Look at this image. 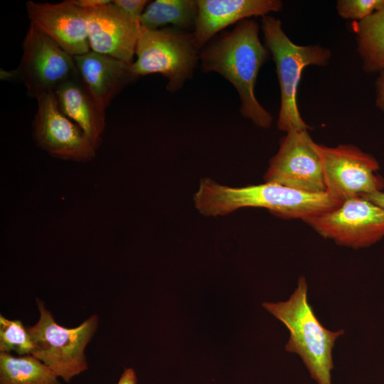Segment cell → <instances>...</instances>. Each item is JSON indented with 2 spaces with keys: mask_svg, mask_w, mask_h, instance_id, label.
Instances as JSON below:
<instances>
[{
  "mask_svg": "<svg viewBox=\"0 0 384 384\" xmlns=\"http://www.w3.org/2000/svg\"><path fill=\"white\" fill-rule=\"evenodd\" d=\"M260 26L251 18L236 23L231 31L219 33L199 50L204 72H215L238 92L240 111L260 128L268 129L272 114L258 102L255 92L258 73L270 58V51L259 37Z\"/></svg>",
  "mask_w": 384,
  "mask_h": 384,
  "instance_id": "6da1fadb",
  "label": "cell"
},
{
  "mask_svg": "<svg viewBox=\"0 0 384 384\" xmlns=\"http://www.w3.org/2000/svg\"><path fill=\"white\" fill-rule=\"evenodd\" d=\"M196 210L203 216L227 215L243 208H262L283 218H309L330 211L342 202L327 192L309 193L279 184L265 183L230 187L205 178L193 195Z\"/></svg>",
  "mask_w": 384,
  "mask_h": 384,
  "instance_id": "7a4b0ae2",
  "label": "cell"
},
{
  "mask_svg": "<svg viewBox=\"0 0 384 384\" xmlns=\"http://www.w3.org/2000/svg\"><path fill=\"white\" fill-rule=\"evenodd\" d=\"M262 306L287 328L289 336L285 350L298 355L317 384H332V350L343 329L325 328L308 302V284L300 277L297 287L284 302H264Z\"/></svg>",
  "mask_w": 384,
  "mask_h": 384,
  "instance_id": "3957f363",
  "label": "cell"
},
{
  "mask_svg": "<svg viewBox=\"0 0 384 384\" xmlns=\"http://www.w3.org/2000/svg\"><path fill=\"white\" fill-rule=\"evenodd\" d=\"M261 29L265 45L275 63L280 87V108L277 122L279 130L308 129L297 105V90L304 69L310 65L329 64L332 53L318 44L299 46L284 32L282 21L271 15L262 17Z\"/></svg>",
  "mask_w": 384,
  "mask_h": 384,
  "instance_id": "277c9868",
  "label": "cell"
},
{
  "mask_svg": "<svg viewBox=\"0 0 384 384\" xmlns=\"http://www.w3.org/2000/svg\"><path fill=\"white\" fill-rule=\"evenodd\" d=\"M38 321L27 326L33 343V356L48 366L65 382L88 369L85 351L94 336L99 317L92 314L74 328L58 324L44 302L37 298Z\"/></svg>",
  "mask_w": 384,
  "mask_h": 384,
  "instance_id": "5b68a950",
  "label": "cell"
},
{
  "mask_svg": "<svg viewBox=\"0 0 384 384\" xmlns=\"http://www.w3.org/2000/svg\"><path fill=\"white\" fill-rule=\"evenodd\" d=\"M135 56L130 70L136 78L159 73L167 79L166 89L175 92L192 78L199 50L193 32L173 26L156 30L141 26Z\"/></svg>",
  "mask_w": 384,
  "mask_h": 384,
  "instance_id": "8992f818",
  "label": "cell"
},
{
  "mask_svg": "<svg viewBox=\"0 0 384 384\" xmlns=\"http://www.w3.org/2000/svg\"><path fill=\"white\" fill-rule=\"evenodd\" d=\"M23 53L16 69L26 93L36 100L78 74L74 57L30 23L22 43Z\"/></svg>",
  "mask_w": 384,
  "mask_h": 384,
  "instance_id": "52a82bcc",
  "label": "cell"
},
{
  "mask_svg": "<svg viewBox=\"0 0 384 384\" xmlns=\"http://www.w3.org/2000/svg\"><path fill=\"white\" fill-rule=\"evenodd\" d=\"M321 160L326 192L343 202L384 189L377 171L378 161L353 144L329 147L316 144Z\"/></svg>",
  "mask_w": 384,
  "mask_h": 384,
  "instance_id": "ba28073f",
  "label": "cell"
},
{
  "mask_svg": "<svg viewBox=\"0 0 384 384\" xmlns=\"http://www.w3.org/2000/svg\"><path fill=\"white\" fill-rule=\"evenodd\" d=\"M316 143L308 129H292L280 142L265 174L266 183L309 193L326 192Z\"/></svg>",
  "mask_w": 384,
  "mask_h": 384,
  "instance_id": "9c48e42d",
  "label": "cell"
},
{
  "mask_svg": "<svg viewBox=\"0 0 384 384\" xmlns=\"http://www.w3.org/2000/svg\"><path fill=\"white\" fill-rule=\"evenodd\" d=\"M304 221L324 238L356 249L384 238V209L363 197L347 199L336 208Z\"/></svg>",
  "mask_w": 384,
  "mask_h": 384,
  "instance_id": "30bf717a",
  "label": "cell"
},
{
  "mask_svg": "<svg viewBox=\"0 0 384 384\" xmlns=\"http://www.w3.org/2000/svg\"><path fill=\"white\" fill-rule=\"evenodd\" d=\"M33 134L38 146L54 157L87 161L97 148L80 127L60 110L54 92L37 100Z\"/></svg>",
  "mask_w": 384,
  "mask_h": 384,
  "instance_id": "8fae6325",
  "label": "cell"
},
{
  "mask_svg": "<svg viewBox=\"0 0 384 384\" xmlns=\"http://www.w3.org/2000/svg\"><path fill=\"white\" fill-rule=\"evenodd\" d=\"M87 23L90 50L133 63L141 29L139 21L111 1L87 9Z\"/></svg>",
  "mask_w": 384,
  "mask_h": 384,
  "instance_id": "7c38bea8",
  "label": "cell"
},
{
  "mask_svg": "<svg viewBox=\"0 0 384 384\" xmlns=\"http://www.w3.org/2000/svg\"><path fill=\"white\" fill-rule=\"evenodd\" d=\"M26 9L30 22L70 55L90 51L87 9L73 0L54 4L28 1Z\"/></svg>",
  "mask_w": 384,
  "mask_h": 384,
  "instance_id": "4fadbf2b",
  "label": "cell"
},
{
  "mask_svg": "<svg viewBox=\"0 0 384 384\" xmlns=\"http://www.w3.org/2000/svg\"><path fill=\"white\" fill-rule=\"evenodd\" d=\"M198 11L193 31L200 50L226 27L250 18L265 16L282 9L280 0H197Z\"/></svg>",
  "mask_w": 384,
  "mask_h": 384,
  "instance_id": "5bb4252c",
  "label": "cell"
},
{
  "mask_svg": "<svg viewBox=\"0 0 384 384\" xmlns=\"http://www.w3.org/2000/svg\"><path fill=\"white\" fill-rule=\"evenodd\" d=\"M80 78L97 102L105 109L136 78L128 63L107 55L89 51L74 56Z\"/></svg>",
  "mask_w": 384,
  "mask_h": 384,
  "instance_id": "9a60e30c",
  "label": "cell"
},
{
  "mask_svg": "<svg viewBox=\"0 0 384 384\" xmlns=\"http://www.w3.org/2000/svg\"><path fill=\"white\" fill-rule=\"evenodd\" d=\"M62 112L78 125L97 148L105 127V110L95 99L79 73L54 92Z\"/></svg>",
  "mask_w": 384,
  "mask_h": 384,
  "instance_id": "2e32d148",
  "label": "cell"
},
{
  "mask_svg": "<svg viewBox=\"0 0 384 384\" xmlns=\"http://www.w3.org/2000/svg\"><path fill=\"white\" fill-rule=\"evenodd\" d=\"M197 11L196 0H156L149 3L139 18V23L149 30L171 24L181 30L193 31Z\"/></svg>",
  "mask_w": 384,
  "mask_h": 384,
  "instance_id": "e0dca14e",
  "label": "cell"
},
{
  "mask_svg": "<svg viewBox=\"0 0 384 384\" xmlns=\"http://www.w3.org/2000/svg\"><path fill=\"white\" fill-rule=\"evenodd\" d=\"M357 50L365 73L384 70V8L368 18L354 22Z\"/></svg>",
  "mask_w": 384,
  "mask_h": 384,
  "instance_id": "ac0fdd59",
  "label": "cell"
},
{
  "mask_svg": "<svg viewBox=\"0 0 384 384\" xmlns=\"http://www.w3.org/2000/svg\"><path fill=\"white\" fill-rule=\"evenodd\" d=\"M58 377L31 354L0 352V384H60Z\"/></svg>",
  "mask_w": 384,
  "mask_h": 384,
  "instance_id": "d6986e66",
  "label": "cell"
},
{
  "mask_svg": "<svg viewBox=\"0 0 384 384\" xmlns=\"http://www.w3.org/2000/svg\"><path fill=\"white\" fill-rule=\"evenodd\" d=\"M33 343L23 322L0 315V352H16L18 356L31 354Z\"/></svg>",
  "mask_w": 384,
  "mask_h": 384,
  "instance_id": "ffe728a7",
  "label": "cell"
},
{
  "mask_svg": "<svg viewBox=\"0 0 384 384\" xmlns=\"http://www.w3.org/2000/svg\"><path fill=\"white\" fill-rule=\"evenodd\" d=\"M384 8V0H338L336 4L338 16L359 22Z\"/></svg>",
  "mask_w": 384,
  "mask_h": 384,
  "instance_id": "44dd1931",
  "label": "cell"
},
{
  "mask_svg": "<svg viewBox=\"0 0 384 384\" xmlns=\"http://www.w3.org/2000/svg\"><path fill=\"white\" fill-rule=\"evenodd\" d=\"M150 1L146 0H114L112 3L129 16L139 21V18Z\"/></svg>",
  "mask_w": 384,
  "mask_h": 384,
  "instance_id": "7402d4cb",
  "label": "cell"
},
{
  "mask_svg": "<svg viewBox=\"0 0 384 384\" xmlns=\"http://www.w3.org/2000/svg\"><path fill=\"white\" fill-rule=\"evenodd\" d=\"M375 106L384 113V70L378 73L375 81Z\"/></svg>",
  "mask_w": 384,
  "mask_h": 384,
  "instance_id": "603a6c76",
  "label": "cell"
},
{
  "mask_svg": "<svg viewBox=\"0 0 384 384\" xmlns=\"http://www.w3.org/2000/svg\"><path fill=\"white\" fill-rule=\"evenodd\" d=\"M137 378L133 368H125L117 384H137Z\"/></svg>",
  "mask_w": 384,
  "mask_h": 384,
  "instance_id": "cb8c5ba5",
  "label": "cell"
},
{
  "mask_svg": "<svg viewBox=\"0 0 384 384\" xmlns=\"http://www.w3.org/2000/svg\"><path fill=\"white\" fill-rule=\"evenodd\" d=\"M75 4L78 6L89 9L97 7L100 5H103L110 2V0H73Z\"/></svg>",
  "mask_w": 384,
  "mask_h": 384,
  "instance_id": "d4e9b609",
  "label": "cell"
},
{
  "mask_svg": "<svg viewBox=\"0 0 384 384\" xmlns=\"http://www.w3.org/2000/svg\"><path fill=\"white\" fill-rule=\"evenodd\" d=\"M363 198L384 209V191H377L365 196Z\"/></svg>",
  "mask_w": 384,
  "mask_h": 384,
  "instance_id": "484cf974",
  "label": "cell"
},
{
  "mask_svg": "<svg viewBox=\"0 0 384 384\" xmlns=\"http://www.w3.org/2000/svg\"><path fill=\"white\" fill-rule=\"evenodd\" d=\"M0 73L1 79L4 80H11L18 79V75L16 69L13 70H1Z\"/></svg>",
  "mask_w": 384,
  "mask_h": 384,
  "instance_id": "4316f807",
  "label": "cell"
}]
</instances>
